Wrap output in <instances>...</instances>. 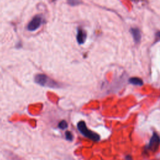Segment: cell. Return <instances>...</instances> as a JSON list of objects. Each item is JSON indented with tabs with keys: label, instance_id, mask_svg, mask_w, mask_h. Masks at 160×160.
I'll return each mask as SVG.
<instances>
[{
	"label": "cell",
	"instance_id": "2",
	"mask_svg": "<svg viewBox=\"0 0 160 160\" xmlns=\"http://www.w3.org/2000/svg\"><path fill=\"white\" fill-rule=\"evenodd\" d=\"M78 130L80 131V132L84 135L85 137L94 141H98L100 139V136L98 134L89 130L86 125L84 121H81L78 123L77 125Z\"/></svg>",
	"mask_w": 160,
	"mask_h": 160
},
{
	"label": "cell",
	"instance_id": "4",
	"mask_svg": "<svg viewBox=\"0 0 160 160\" xmlns=\"http://www.w3.org/2000/svg\"><path fill=\"white\" fill-rule=\"evenodd\" d=\"M159 144H160V138L156 133L154 132L149 141V143L148 144V148L149 149L152 151H156L158 148Z\"/></svg>",
	"mask_w": 160,
	"mask_h": 160
},
{
	"label": "cell",
	"instance_id": "7",
	"mask_svg": "<svg viewBox=\"0 0 160 160\" xmlns=\"http://www.w3.org/2000/svg\"><path fill=\"white\" fill-rule=\"evenodd\" d=\"M129 82H131L132 84L137 85V86H141L143 84V82L141 79L139 78H131L129 80Z\"/></svg>",
	"mask_w": 160,
	"mask_h": 160
},
{
	"label": "cell",
	"instance_id": "11",
	"mask_svg": "<svg viewBox=\"0 0 160 160\" xmlns=\"http://www.w3.org/2000/svg\"><path fill=\"white\" fill-rule=\"evenodd\" d=\"M156 36L158 37V39H160V31H158L156 34Z\"/></svg>",
	"mask_w": 160,
	"mask_h": 160
},
{
	"label": "cell",
	"instance_id": "9",
	"mask_svg": "<svg viewBox=\"0 0 160 160\" xmlns=\"http://www.w3.org/2000/svg\"><path fill=\"white\" fill-rule=\"evenodd\" d=\"M65 136H66V138L67 140H68V141L72 140V134L70 131H66L65 133Z\"/></svg>",
	"mask_w": 160,
	"mask_h": 160
},
{
	"label": "cell",
	"instance_id": "3",
	"mask_svg": "<svg viewBox=\"0 0 160 160\" xmlns=\"http://www.w3.org/2000/svg\"><path fill=\"white\" fill-rule=\"evenodd\" d=\"M42 22L43 19L42 16L40 15H36L29 22L27 29L29 31H34L41 26Z\"/></svg>",
	"mask_w": 160,
	"mask_h": 160
},
{
	"label": "cell",
	"instance_id": "1",
	"mask_svg": "<svg viewBox=\"0 0 160 160\" xmlns=\"http://www.w3.org/2000/svg\"><path fill=\"white\" fill-rule=\"evenodd\" d=\"M34 81L37 84L42 86H46L53 88H59V86L58 82L50 79L46 75L43 74H38L36 75L34 78Z\"/></svg>",
	"mask_w": 160,
	"mask_h": 160
},
{
	"label": "cell",
	"instance_id": "10",
	"mask_svg": "<svg viewBox=\"0 0 160 160\" xmlns=\"http://www.w3.org/2000/svg\"><path fill=\"white\" fill-rule=\"evenodd\" d=\"M68 2L71 5V6H76L79 4L81 2L78 1H75V0H71V1H68Z\"/></svg>",
	"mask_w": 160,
	"mask_h": 160
},
{
	"label": "cell",
	"instance_id": "6",
	"mask_svg": "<svg viewBox=\"0 0 160 160\" xmlns=\"http://www.w3.org/2000/svg\"><path fill=\"white\" fill-rule=\"evenodd\" d=\"M131 32L133 37V39L134 41L138 43L140 41L141 39V32L138 28H131Z\"/></svg>",
	"mask_w": 160,
	"mask_h": 160
},
{
	"label": "cell",
	"instance_id": "8",
	"mask_svg": "<svg viewBox=\"0 0 160 160\" xmlns=\"http://www.w3.org/2000/svg\"><path fill=\"white\" fill-rule=\"evenodd\" d=\"M58 127H59L60 129H66V128H68V123H67V122H66V121L62 120V121H61L59 123Z\"/></svg>",
	"mask_w": 160,
	"mask_h": 160
},
{
	"label": "cell",
	"instance_id": "5",
	"mask_svg": "<svg viewBox=\"0 0 160 160\" xmlns=\"http://www.w3.org/2000/svg\"><path fill=\"white\" fill-rule=\"evenodd\" d=\"M86 38H87L86 32L83 29L79 28L78 29V32L76 36V39L78 42L79 44H83L86 41Z\"/></svg>",
	"mask_w": 160,
	"mask_h": 160
}]
</instances>
